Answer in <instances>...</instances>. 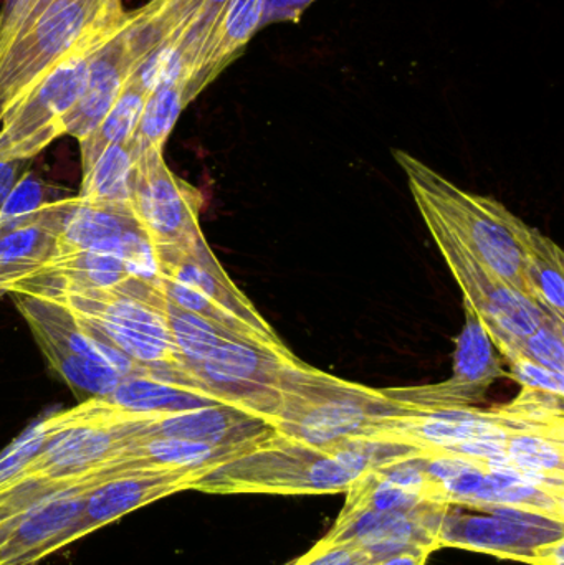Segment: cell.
I'll return each mask as SVG.
<instances>
[{
	"instance_id": "cell-9",
	"label": "cell",
	"mask_w": 564,
	"mask_h": 565,
	"mask_svg": "<svg viewBox=\"0 0 564 565\" xmlns=\"http://www.w3.org/2000/svg\"><path fill=\"white\" fill-rule=\"evenodd\" d=\"M394 418L381 417L357 397L327 398L305 405L295 414L275 418L278 440L310 450H328L357 438L376 437Z\"/></svg>"
},
{
	"instance_id": "cell-8",
	"label": "cell",
	"mask_w": 564,
	"mask_h": 565,
	"mask_svg": "<svg viewBox=\"0 0 564 565\" xmlns=\"http://www.w3.org/2000/svg\"><path fill=\"white\" fill-rule=\"evenodd\" d=\"M151 53L152 46L132 25L131 10V19L125 29L93 58L82 98L66 118L63 135L78 141L88 138Z\"/></svg>"
},
{
	"instance_id": "cell-18",
	"label": "cell",
	"mask_w": 564,
	"mask_h": 565,
	"mask_svg": "<svg viewBox=\"0 0 564 565\" xmlns=\"http://www.w3.org/2000/svg\"><path fill=\"white\" fill-rule=\"evenodd\" d=\"M454 362V382L462 387H486L500 374L489 329L469 301H466V326L457 338Z\"/></svg>"
},
{
	"instance_id": "cell-17",
	"label": "cell",
	"mask_w": 564,
	"mask_h": 565,
	"mask_svg": "<svg viewBox=\"0 0 564 565\" xmlns=\"http://www.w3.org/2000/svg\"><path fill=\"white\" fill-rule=\"evenodd\" d=\"M33 335L56 374L79 398L83 397V401L108 397L121 382V375L98 362L76 354L52 335L42 334V332H33Z\"/></svg>"
},
{
	"instance_id": "cell-20",
	"label": "cell",
	"mask_w": 564,
	"mask_h": 565,
	"mask_svg": "<svg viewBox=\"0 0 564 565\" xmlns=\"http://www.w3.org/2000/svg\"><path fill=\"white\" fill-rule=\"evenodd\" d=\"M162 308L168 318L172 342L192 371L201 365L222 342L227 339H238L211 319L178 308L164 295H162Z\"/></svg>"
},
{
	"instance_id": "cell-29",
	"label": "cell",
	"mask_w": 564,
	"mask_h": 565,
	"mask_svg": "<svg viewBox=\"0 0 564 565\" xmlns=\"http://www.w3.org/2000/svg\"><path fill=\"white\" fill-rule=\"evenodd\" d=\"M313 0H265L260 26L281 20H297Z\"/></svg>"
},
{
	"instance_id": "cell-15",
	"label": "cell",
	"mask_w": 564,
	"mask_h": 565,
	"mask_svg": "<svg viewBox=\"0 0 564 565\" xmlns=\"http://www.w3.org/2000/svg\"><path fill=\"white\" fill-rule=\"evenodd\" d=\"M274 349L244 339H227L194 372L209 387L232 401L231 388L254 385L262 375L270 374L275 369Z\"/></svg>"
},
{
	"instance_id": "cell-10",
	"label": "cell",
	"mask_w": 564,
	"mask_h": 565,
	"mask_svg": "<svg viewBox=\"0 0 564 565\" xmlns=\"http://www.w3.org/2000/svg\"><path fill=\"white\" fill-rule=\"evenodd\" d=\"M473 199L477 204L464 202L467 207L459 211L462 215L460 227L466 232L462 238L469 242L470 254L497 280L532 296L529 278V245L522 244L525 238V228L520 231L512 227L513 217H510L509 224H506L499 214L500 205L489 204L483 199Z\"/></svg>"
},
{
	"instance_id": "cell-12",
	"label": "cell",
	"mask_w": 564,
	"mask_h": 565,
	"mask_svg": "<svg viewBox=\"0 0 564 565\" xmlns=\"http://www.w3.org/2000/svg\"><path fill=\"white\" fill-rule=\"evenodd\" d=\"M10 295L13 296V301L25 321L29 322L30 331L52 335L76 354L111 369L121 377H129L145 371L146 367L136 364L125 352L106 341L98 331L89 328L86 322L79 321L58 302L23 295V292H10Z\"/></svg>"
},
{
	"instance_id": "cell-31",
	"label": "cell",
	"mask_w": 564,
	"mask_h": 565,
	"mask_svg": "<svg viewBox=\"0 0 564 565\" xmlns=\"http://www.w3.org/2000/svg\"><path fill=\"white\" fill-rule=\"evenodd\" d=\"M563 537L546 547L540 565H563Z\"/></svg>"
},
{
	"instance_id": "cell-24",
	"label": "cell",
	"mask_w": 564,
	"mask_h": 565,
	"mask_svg": "<svg viewBox=\"0 0 564 565\" xmlns=\"http://www.w3.org/2000/svg\"><path fill=\"white\" fill-rule=\"evenodd\" d=\"M50 430V418L30 425L19 438L0 454V493L15 487L25 477L26 468L39 454Z\"/></svg>"
},
{
	"instance_id": "cell-22",
	"label": "cell",
	"mask_w": 564,
	"mask_h": 565,
	"mask_svg": "<svg viewBox=\"0 0 564 565\" xmlns=\"http://www.w3.org/2000/svg\"><path fill=\"white\" fill-rule=\"evenodd\" d=\"M506 455L520 470L563 481V438L542 431H515Z\"/></svg>"
},
{
	"instance_id": "cell-28",
	"label": "cell",
	"mask_w": 564,
	"mask_h": 565,
	"mask_svg": "<svg viewBox=\"0 0 564 565\" xmlns=\"http://www.w3.org/2000/svg\"><path fill=\"white\" fill-rule=\"evenodd\" d=\"M55 488L58 487L45 483V481L25 478V480L20 481L15 487L10 488V490L2 491V493H0V520L10 516V514L20 513V511L30 507L33 501L45 497L49 491L55 490Z\"/></svg>"
},
{
	"instance_id": "cell-30",
	"label": "cell",
	"mask_w": 564,
	"mask_h": 565,
	"mask_svg": "<svg viewBox=\"0 0 564 565\" xmlns=\"http://www.w3.org/2000/svg\"><path fill=\"white\" fill-rule=\"evenodd\" d=\"M427 557H429L427 553L397 554V556L374 561L370 565H426Z\"/></svg>"
},
{
	"instance_id": "cell-21",
	"label": "cell",
	"mask_w": 564,
	"mask_h": 565,
	"mask_svg": "<svg viewBox=\"0 0 564 565\" xmlns=\"http://www.w3.org/2000/svg\"><path fill=\"white\" fill-rule=\"evenodd\" d=\"M189 105L184 85L164 86L146 99L138 129L132 136L135 151L162 149L174 129L182 109Z\"/></svg>"
},
{
	"instance_id": "cell-1",
	"label": "cell",
	"mask_w": 564,
	"mask_h": 565,
	"mask_svg": "<svg viewBox=\"0 0 564 565\" xmlns=\"http://www.w3.org/2000/svg\"><path fill=\"white\" fill-rule=\"evenodd\" d=\"M131 19L96 30L35 86L0 116V162L29 161L65 131L70 113L82 98L89 65Z\"/></svg>"
},
{
	"instance_id": "cell-2",
	"label": "cell",
	"mask_w": 564,
	"mask_h": 565,
	"mask_svg": "<svg viewBox=\"0 0 564 565\" xmlns=\"http://www.w3.org/2000/svg\"><path fill=\"white\" fill-rule=\"evenodd\" d=\"M123 0H52L0 55V116L96 30L121 22Z\"/></svg>"
},
{
	"instance_id": "cell-16",
	"label": "cell",
	"mask_w": 564,
	"mask_h": 565,
	"mask_svg": "<svg viewBox=\"0 0 564 565\" xmlns=\"http://www.w3.org/2000/svg\"><path fill=\"white\" fill-rule=\"evenodd\" d=\"M135 172V151L129 145L103 149L92 168L83 172L78 198L103 207H128Z\"/></svg>"
},
{
	"instance_id": "cell-14",
	"label": "cell",
	"mask_w": 564,
	"mask_h": 565,
	"mask_svg": "<svg viewBox=\"0 0 564 565\" xmlns=\"http://www.w3.org/2000/svg\"><path fill=\"white\" fill-rule=\"evenodd\" d=\"M264 9L265 0H228L189 70V103L247 45L260 29Z\"/></svg>"
},
{
	"instance_id": "cell-27",
	"label": "cell",
	"mask_w": 564,
	"mask_h": 565,
	"mask_svg": "<svg viewBox=\"0 0 564 565\" xmlns=\"http://www.w3.org/2000/svg\"><path fill=\"white\" fill-rule=\"evenodd\" d=\"M509 358L512 361L513 377L523 387L563 398L564 374L543 367L542 364L533 361L529 355L522 354V352L510 354Z\"/></svg>"
},
{
	"instance_id": "cell-3",
	"label": "cell",
	"mask_w": 564,
	"mask_h": 565,
	"mask_svg": "<svg viewBox=\"0 0 564 565\" xmlns=\"http://www.w3.org/2000/svg\"><path fill=\"white\" fill-rule=\"evenodd\" d=\"M483 513H450L440 524L439 543L507 559L540 565L550 544L563 537V520L510 507L483 508Z\"/></svg>"
},
{
	"instance_id": "cell-6",
	"label": "cell",
	"mask_w": 564,
	"mask_h": 565,
	"mask_svg": "<svg viewBox=\"0 0 564 565\" xmlns=\"http://www.w3.org/2000/svg\"><path fill=\"white\" fill-rule=\"evenodd\" d=\"M50 430L25 478L55 487L79 483L98 473L126 444L113 427L79 417L70 408L49 415Z\"/></svg>"
},
{
	"instance_id": "cell-7",
	"label": "cell",
	"mask_w": 564,
	"mask_h": 565,
	"mask_svg": "<svg viewBox=\"0 0 564 565\" xmlns=\"http://www.w3.org/2000/svg\"><path fill=\"white\" fill-rule=\"evenodd\" d=\"M449 504L416 511L360 510L341 513L324 540L353 544L374 561L406 553L439 550V531Z\"/></svg>"
},
{
	"instance_id": "cell-5",
	"label": "cell",
	"mask_w": 564,
	"mask_h": 565,
	"mask_svg": "<svg viewBox=\"0 0 564 565\" xmlns=\"http://www.w3.org/2000/svg\"><path fill=\"white\" fill-rule=\"evenodd\" d=\"M93 478L78 516L45 547L43 559L146 504L195 487L191 475L168 470H111Z\"/></svg>"
},
{
	"instance_id": "cell-11",
	"label": "cell",
	"mask_w": 564,
	"mask_h": 565,
	"mask_svg": "<svg viewBox=\"0 0 564 565\" xmlns=\"http://www.w3.org/2000/svg\"><path fill=\"white\" fill-rule=\"evenodd\" d=\"M93 483L95 478H88L55 488L17 513L12 533L0 550V565L40 563L45 547L78 516L86 491Z\"/></svg>"
},
{
	"instance_id": "cell-26",
	"label": "cell",
	"mask_w": 564,
	"mask_h": 565,
	"mask_svg": "<svg viewBox=\"0 0 564 565\" xmlns=\"http://www.w3.org/2000/svg\"><path fill=\"white\" fill-rule=\"evenodd\" d=\"M520 352L529 355L543 367L564 374L563 326L550 322L536 329L522 342Z\"/></svg>"
},
{
	"instance_id": "cell-13",
	"label": "cell",
	"mask_w": 564,
	"mask_h": 565,
	"mask_svg": "<svg viewBox=\"0 0 564 565\" xmlns=\"http://www.w3.org/2000/svg\"><path fill=\"white\" fill-rule=\"evenodd\" d=\"M43 214L55 235L56 250L53 258L95 250L118 241L128 232L141 231L129 205L103 207L88 204L78 195L65 201L46 202Z\"/></svg>"
},
{
	"instance_id": "cell-19",
	"label": "cell",
	"mask_w": 564,
	"mask_h": 565,
	"mask_svg": "<svg viewBox=\"0 0 564 565\" xmlns=\"http://www.w3.org/2000/svg\"><path fill=\"white\" fill-rule=\"evenodd\" d=\"M148 96L149 93L132 76L98 128L88 138L79 141L83 172L92 168L103 149L111 145H129L132 141Z\"/></svg>"
},
{
	"instance_id": "cell-25",
	"label": "cell",
	"mask_w": 564,
	"mask_h": 565,
	"mask_svg": "<svg viewBox=\"0 0 564 565\" xmlns=\"http://www.w3.org/2000/svg\"><path fill=\"white\" fill-rule=\"evenodd\" d=\"M45 182L32 174L22 178L10 189L9 195L0 207V231L29 224L45 207Z\"/></svg>"
},
{
	"instance_id": "cell-23",
	"label": "cell",
	"mask_w": 564,
	"mask_h": 565,
	"mask_svg": "<svg viewBox=\"0 0 564 565\" xmlns=\"http://www.w3.org/2000/svg\"><path fill=\"white\" fill-rule=\"evenodd\" d=\"M552 242L546 241L543 248V260L529 252V278L532 285V296L539 305L556 321L563 322L564 281L562 254L555 258L546 257L552 250Z\"/></svg>"
},
{
	"instance_id": "cell-4",
	"label": "cell",
	"mask_w": 564,
	"mask_h": 565,
	"mask_svg": "<svg viewBox=\"0 0 564 565\" xmlns=\"http://www.w3.org/2000/svg\"><path fill=\"white\" fill-rule=\"evenodd\" d=\"M129 209L155 247L191 244L202 237L198 189L172 174L162 149L135 151Z\"/></svg>"
}]
</instances>
